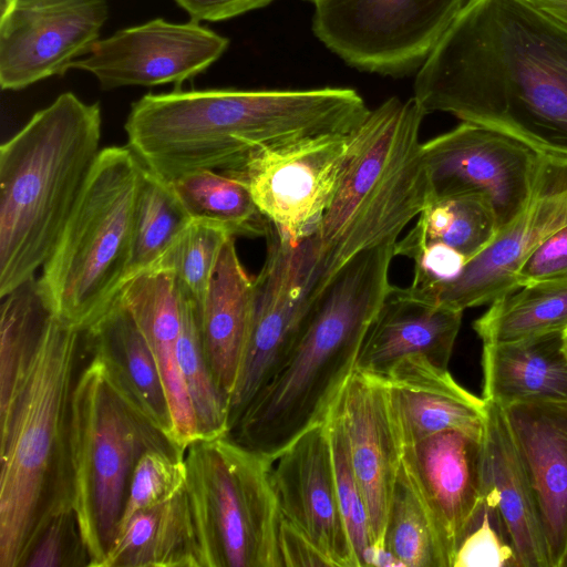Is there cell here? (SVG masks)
Returning <instances> with one entry per match:
<instances>
[{"label":"cell","mask_w":567,"mask_h":567,"mask_svg":"<svg viewBox=\"0 0 567 567\" xmlns=\"http://www.w3.org/2000/svg\"><path fill=\"white\" fill-rule=\"evenodd\" d=\"M84 331L51 316L1 426L0 567L23 564L49 520L73 506L71 404Z\"/></svg>","instance_id":"4"},{"label":"cell","mask_w":567,"mask_h":567,"mask_svg":"<svg viewBox=\"0 0 567 567\" xmlns=\"http://www.w3.org/2000/svg\"><path fill=\"white\" fill-rule=\"evenodd\" d=\"M90 563L74 507H70L44 526L23 567H82Z\"/></svg>","instance_id":"39"},{"label":"cell","mask_w":567,"mask_h":567,"mask_svg":"<svg viewBox=\"0 0 567 567\" xmlns=\"http://www.w3.org/2000/svg\"><path fill=\"white\" fill-rule=\"evenodd\" d=\"M10 0H0V9L3 10L9 4Z\"/></svg>","instance_id":"46"},{"label":"cell","mask_w":567,"mask_h":567,"mask_svg":"<svg viewBox=\"0 0 567 567\" xmlns=\"http://www.w3.org/2000/svg\"><path fill=\"white\" fill-rule=\"evenodd\" d=\"M567 328V278L540 280L501 296L473 323L483 343L517 341Z\"/></svg>","instance_id":"31"},{"label":"cell","mask_w":567,"mask_h":567,"mask_svg":"<svg viewBox=\"0 0 567 567\" xmlns=\"http://www.w3.org/2000/svg\"><path fill=\"white\" fill-rule=\"evenodd\" d=\"M483 399L505 406L520 401L567 399L563 331L483 343Z\"/></svg>","instance_id":"27"},{"label":"cell","mask_w":567,"mask_h":567,"mask_svg":"<svg viewBox=\"0 0 567 567\" xmlns=\"http://www.w3.org/2000/svg\"><path fill=\"white\" fill-rule=\"evenodd\" d=\"M254 315V278L246 272L229 237L198 310L200 340L219 390L230 400L249 339Z\"/></svg>","instance_id":"25"},{"label":"cell","mask_w":567,"mask_h":567,"mask_svg":"<svg viewBox=\"0 0 567 567\" xmlns=\"http://www.w3.org/2000/svg\"><path fill=\"white\" fill-rule=\"evenodd\" d=\"M279 556L280 567L333 566L315 543L284 516L279 527Z\"/></svg>","instance_id":"42"},{"label":"cell","mask_w":567,"mask_h":567,"mask_svg":"<svg viewBox=\"0 0 567 567\" xmlns=\"http://www.w3.org/2000/svg\"><path fill=\"white\" fill-rule=\"evenodd\" d=\"M184 460L200 567H280L272 463L229 435L195 440Z\"/></svg>","instance_id":"9"},{"label":"cell","mask_w":567,"mask_h":567,"mask_svg":"<svg viewBox=\"0 0 567 567\" xmlns=\"http://www.w3.org/2000/svg\"><path fill=\"white\" fill-rule=\"evenodd\" d=\"M384 378L403 445L447 430L482 436L485 401L460 385L447 369L412 355Z\"/></svg>","instance_id":"23"},{"label":"cell","mask_w":567,"mask_h":567,"mask_svg":"<svg viewBox=\"0 0 567 567\" xmlns=\"http://www.w3.org/2000/svg\"><path fill=\"white\" fill-rule=\"evenodd\" d=\"M352 133L260 150L223 172L243 182L280 237L297 245L318 230L339 183Z\"/></svg>","instance_id":"13"},{"label":"cell","mask_w":567,"mask_h":567,"mask_svg":"<svg viewBox=\"0 0 567 567\" xmlns=\"http://www.w3.org/2000/svg\"><path fill=\"white\" fill-rule=\"evenodd\" d=\"M493 206L478 193L432 199L417 216L413 228L399 239L395 256L410 258L426 244H443L462 254L467 262L496 238Z\"/></svg>","instance_id":"30"},{"label":"cell","mask_w":567,"mask_h":567,"mask_svg":"<svg viewBox=\"0 0 567 567\" xmlns=\"http://www.w3.org/2000/svg\"><path fill=\"white\" fill-rule=\"evenodd\" d=\"M539 9L548 12L567 24V0H528Z\"/></svg>","instance_id":"44"},{"label":"cell","mask_w":567,"mask_h":567,"mask_svg":"<svg viewBox=\"0 0 567 567\" xmlns=\"http://www.w3.org/2000/svg\"><path fill=\"white\" fill-rule=\"evenodd\" d=\"M200 567L186 489L137 511L118 529L101 567Z\"/></svg>","instance_id":"28"},{"label":"cell","mask_w":567,"mask_h":567,"mask_svg":"<svg viewBox=\"0 0 567 567\" xmlns=\"http://www.w3.org/2000/svg\"><path fill=\"white\" fill-rule=\"evenodd\" d=\"M432 197L478 193L491 202L497 235L526 209L546 155L501 130L462 122L423 143Z\"/></svg>","instance_id":"12"},{"label":"cell","mask_w":567,"mask_h":567,"mask_svg":"<svg viewBox=\"0 0 567 567\" xmlns=\"http://www.w3.org/2000/svg\"><path fill=\"white\" fill-rule=\"evenodd\" d=\"M535 495L550 567L567 556V399L503 406Z\"/></svg>","instance_id":"20"},{"label":"cell","mask_w":567,"mask_h":567,"mask_svg":"<svg viewBox=\"0 0 567 567\" xmlns=\"http://www.w3.org/2000/svg\"><path fill=\"white\" fill-rule=\"evenodd\" d=\"M470 0H320L313 32L350 65L384 75L419 70Z\"/></svg>","instance_id":"10"},{"label":"cell","mask_w":567,"mask_h":567,"mask_svg":"<svg viewBox=\"0 0 567 567\" xmlns=\"http://www.w3.org/2000/svg\"><path fill=\"white\" fill-rule=\"evenodd\" d=\"M425 111L567 158V24L528 0H470L414 82Z\"/></svg>","instance_id":"1"},{"label":"cell","mask_w":567,"mask_h":567,"mask_svg":"<svg viewBox=\"0 0 567 567\" xmlns=\"http://www.w3.org/2000/svg\"><path fill=\"white\" fill-rule=\"evenodd\" d=\"M462 317L461 310L391 286L365 332L354 369L384 378L399 361L412 355L447 369Z\"/></svg>","instance_id":"22"},{"label":"cell","mask_w":567,"mask_h":567,"mask_svg":"<svg viewBox=\"0 0 567 567\" xmlns=\"http://www.w3.org/2000/svg\"><path fill=\"white\" fill-rule=\"evenodd\" d=\"M370 110L352 89H208L148 93L124 124L127 146L159 178L227 171L251 153L357 130Z\"/></svg>","instance_id":"2"},{"label":"cell","mask_w":567,"mask_h":567,"mask_svg":"<svg viewBox=\"0 0 567 567\" xmlns=\"http://www.w3.org/2000/svg\"><path fill=\"white\" fill-rule=\"evenodd\" d=\"M118 296L155 357L171 410L173 440L185 452L199 439L177 359L185 293L172 272L152 269L126 282Z\"/></svg>","instance_id":"24"},{"label":"cell","mask_w":567,"mask_h":567,"mask_svg":"<svg viewBox=\"0 0 567 567\" xmlns=\"http://www.w3.org/2000/svg\"><path fill=\"white\" fill-rule=\"evenodd\" d=\"M177 359L199 439L228 435L229 401L215 382L200 340L197 307L186 295Z\"/></svg>","instance_id":"35"},{"label":"cell","mask_w":567,"mask_h":567,"mask_svg":"<svg viewBox=\"0 0 567 567\" xmlns=\"http://www.w3.org/2000/svg\"><path fill=\"white\" fill-rule=\"evenodd\" d=\"M101 107L60 94L0 147V298L35 278L101 152Z\"/></svg>","instance_id":"5"},{"label":"cell","mask_w":567,"mask_h":567,"mask_svg":"<svg viewBox=\"0 0 567 567\" xmlns=\"http://www.w3.org/2000/svg\"><path fill=\"white\" fill-rule=\"evenodd\" d=\"M425 111L414 97L392 96L352 133L348 156L316 231L313 293L359 252L399 240L433 199L420 130Z\"/></svg>","instance_id":"6"},{"label":"cell","mask_w":567,"mask_h":567,"mask_svg":"<svg viewBox=\"0 0 567 567\" xmlns=\"http://www.w3.org/2000/svg\"><path fill=\"white\" fill-rule=\"evenodd\" d=\"M567 278V226L538 246L515 275L516 286Z\"/></svg>","instance_id":"41"},{"label":"cell","mask_w":567,"mask_h":567,"mask_svg":"<svg viewBox=\"0 0 567 567\" xmlns=\"http://www.w3.org/2000/svg\"><path fill=\"white\" fill-rule=\"evenodd\" d=\"M106 0H10L0 18V85L21 90L63 75L99 40Z\"/></svg>","instance_id":"14"},{"label":"cell","mask_w":567,"mask_h":567,"mask_svg":"<svg viewBox=\"0 0 567 567\" xmlns=\"http://www.w3.org/2000/svg\"><path fill=\"white\" fill-rule=\"evenodd\" d=\"M168 183L193 220L217 226L233 237H265L269 221L239 179L202 169Z\"/></svg>","instance_id":"32"},{"label":"cell","mask_w":567,"mask_h":567,"mask_svg":"<svg viewBox=\"0 0 567 567\" xmlns=\"http://www.w3.org/2000/svg\"><path fill=\"white\" fill-rule=\"evenodd\" d=\"M282 516L337 567H358L341 512L328 417L309 429L272 463Z\"/></svg>","instance_id":"19"},{"label":"cell","mask_w":567,"mask_h":567,"mask_svg":"<svg viewBox=\"0 0 567 567\" xmlns=\"http://www.w3.org/2000/svg\"><path fill=\"white\" fill-rule=\"evenodd\" d=\"M332 409L347 437L368 512L377 565H380L388 511L404 447L385 378L354 369Z\"/></svg>","instance_id":"17"},{"label":"cell","mask_w":567,"mask_h":567,"mask_svg":"<svg viewBox=\"0 0 567 567\" xmlns=\"http://www.w3.org/2000/svg\"><path fill=\"white\" fill-rule=\"evenodd\" d=\"M73 506L90 567H101L117 535L131 477L150 450L185 453L125 393L104 361L91 355L71 404Z\"/></svg>","instance_id":"8"},{"label":"cell","mask_w":567,"mask_h":567,"mask_svg":"<svg viewBox=\"0 0 567 567\" xmlns=\"http://www.w3.org/2000/svg\"><path fill=\"white\" fill-rule=\"evenodd\" d=\"M563 349L567 358V328L563 331Z\"/></svg>","instance_id":"45"},{"label":"cell","mask_w":567,"mask_h":567,"mask_svg":"<svg viewBox=\"0 0 567 567\" xmlns=\"http://www.w3.org/2000/svg\"><path fill=\"white\" fill-rule=\"evenodd\" d=\"M229 40L197 21L162 18L99 39L69 70L92 73L102 90L183 82L205 72L227 50Z\"/></svg>","instance_id":"15"},{"label":"cell","mask_w":567,"mask_h":567,"mask_svg":"<svg viewBox=\"0 0 567 567\" xmlns=\"http://www.w3.org/2000/svg\"><path fill=\"white\" fill-rule=\"evenodd\" d=\"M265 238V261L254 278L250 334L229 400V432L289 352L318 280L315 235L293 245L269 224Z\"/></svg>","instance_id":"11"},{"label":"cell","mask_w":567,"mask_h":567,"mask_svg":"<svg viewBox=\"0 0 567 567\" xmlns=\"http://www.w3.org/2000/svg\"><path fill=\"white\" fill-rule=\"evenodd\" d=\"M382 554L406 567H447L430 515L403 464L388 511Z\"/></svg>","instance_id":"34"},{"label":"cell","mask_w":567,"mask_h":567,"mask_svg":"<svg viewBox=\"0 0 567 567\" xmlns=\"http://www.w3.org/2000/svg\"><path fill=\"white\" fill-rule=\"evenodd\" d=\"M184 455L176 451L150 450L140 457L131 477L118 529L137 511L164 503L185 488Z\"/></svg>","instance_id":"38"},{"label":"cell","mask_w":567,"mask_h":567,"mask_svg":"<svg viewBox=\"0 0 567 567\" xmlns=\"http://www.w3.org/2000/svg\"><path fill=\"white\" fill-rule=\"evenodd\" d=\"M308 1H311V2H313V3H317V2H318V1H320V0H308Z\"/></svg>","instance_id":"48"},{"label":"cell","mask_w":567,"mask_h":567,"mask_svg":"<svg viewBox=\"0 0 567 567\" xmlns=\"http://www.w3.org/2000/svg\"><path fill=\"white\" fill-rule=\"evenodd\" d=\"M272 0H175L193 21H223L261 8Z\"/></svg>","instance_id":"43"},{"label":"cell","mask_w":567,"mask_h":567,"mask_svg":"<svg viewBox=\"0 0 567 567\" xmlns=\"http://www.w3.org/2000/svg\"><path fill=\"white\" fill-rule=\"evenodd\" d=\"M84 334L87 352L104 361L125 393L173 440L171 410L155 357L120 296Z\"/></svg>","instance_id":"26"},{"label":"cell","mask_w":567,"mask_h":567,"mask_svg":"<svg viewBox=\"0 0 567 567\" xmlns=\"http://www.w3.org/2000/svg\"><path fill=\"white\" fill-rule=\"evenodd\" d=\"M395 244L359 252L312 296L289 352L229 432L233 440L274 463L327 420L392 286Z\"/></svg>","instance_id":"3"},{"label":"cell","mask_w":567,"mask_h":567,"mask_svg":"<svg viewBox=\"0 0 567 567\" xmlns=\"http://www.w3.org/2000/svg\"><path fill=\"white\" fill-rule=\"evenodd\" d=\"M481 439L447 430L403 447L402 464L430 515L447 567L480 517Z\"/></svg>","instance_id":"18"},{"label":"cell","mask_w":567,"mask_h":567,"mask_svg":"<svg viewBox=\"0 0 567 567\" xmlns=\"http://www.w3.org/2000/svg\"><path fill=\"white\" fill-rule=\"evenodd\" d=\"M52 315L37 278L1 297V426L10 417Z\"/></svg>","instance_id":"29"},{"label":"cell","mask_w":567,"mask_h":567,"mask_svg":"<svg viewBox=\"0 0 567 567\" xmlns=\"http://www.w3.org/2000/svg\"><path fill=\"white\" fill-rule=\"evenodd\" d=\"M567 226V158L546 155L526 209L453 280L422 299L456 310L491 303L516 289L515 275L526 258Z\"/></svg>","instance_id":"16"},{"label":"cell","mask_w":567,"mask_h":567,"mask_svg":"<svg viewBox=\"0 0 567 567\" xmlns=\"http://www.w3.org/2000/svg\"><path fill=\"white\" fill-rule=\"evenodd\" d=\"M452 567H518L497 513L482 503L475 526L461 542Z\"/></svg>","instance_id":"40"},{"label":"cell","mask_w":567,"mask_h":567,"mask_svg":"<svg viewBox=\"0 0 567 567\" xmlns=\"http://www.w3.org/2000/svg\"><path fill=\"white\" fill-rule=\"evenodd\" d=\"M144 165L128 146L102 148L38 278L51 312L86 331L113 303L130 258Z\"/></svg>","instance_id":"7"},{"label":"cell","mask_w":567,"mask_h":567,"mask_svg":"<svg viewBox=\"0 0 567 567\" xmlns=\"http://www.w3.org/2000/svg\"><path fill=\"white\" fill-rule=\"evenodd\" d=\"M485 404L481 439L483 504L497 513L518 567H550L533 487L505 410L493 401Z\"/></svg>","instance_id":"21"},{"label":"cell","mask_w":567,"mask_h":567,"mask_svg":"<svg viewBox=\"0 0 567 567\" xmlns=\"http://www.w3.org/2000/svg\"><path fill=\"white\" fill-rule=\"evenodd\" d=\"M229 237L233 236L217 226L193 220L150 270L172 272L198 311L223 246Z\"/></svg>","instance_id":"36"},{"label":"cell","mask_w":567,"mask_h":567,"mask_svg":"<svg viewBox=\"0 0 567 567\" xmlns=\"http://www.w3.org/2000/svg\"><path fill=\"white\" fill-rule=\"evenodd\" d=\"M192 221L172 185L144 166L124 285L150 270Z\"/></svg>","instance_id":"33"},{"label":"cell","mask_w":567,"mask_h":567,"mask_svg":"<svg viewBox=\"0 0 567 567\" xmlns=\"http://www.w3.org/2000/svg\"><path fill=\"white\" fill-rule=\"evenodd\" d=\"M563 567H567V556H566V558H565V561H564Z\"/></svg>","instance_id":"47"},{"label":"cell","mask_w":567,"mask_h":567,"mask_svg":"<svg viewBox=\"0 0 567 567\" xmlns=\"http://www.w3.org/2000/svg\"><path fill=\"white\" fill-rule=\"evenodd\" d=\"M338 497L359 566H375L370 523L362 492L351 464L347 437L337 413L328 416Z\"/></svg>","instance_id":"37"}]
</instances>
